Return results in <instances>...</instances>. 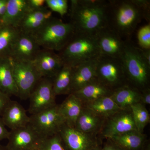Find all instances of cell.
Segmentation results:
<instances>
[{
	"label": "cell",
	"mask_w": 150,
	"mask_h": 150,
	"mask_svg": "<svg viewBox=\"0 0 150 150\" xmlns=\"http://www.w3.org/2000/svg\"><path fill=\"white\" fill-rule=\"evenodd\" d=\"M102 150H123L109 139H106L102 145Z\"/></svg>",
	"instance_id": "obj_38"
},
{
	"label": "cell",
	"mask_w": 150,
	"mask_h": 150,
	"mask_svg": "<svg viewBox=\"0 0 150 150\" xmlns=\"http://www.w3.org/2000/svg\"><path fill=\"white\" fill-rule=\"evenodd\" d=\"M5 0H0V7L4 3Z\"/></svg>",
	"instance_id": "obj_43"
},
{
	"label": "cell",
	"mask_w": 150,
	"mask_h": 150,
	"mask_svg": "<svg viewBox=\"0 0 150 150\" xmlns=\"http://www.w3.org/2000/svg\"><path fill=\"white\" fill-rule=\"evenodd\" d=\"M71 21L78 32L95 34L107 25L108 1L71 0Z\"/></svg>",
	"instance_id": "obj_1"
},
{
	"label": "cell",
	"mask_w": 150,
	"mask_h": 150,
	"mask_svg": "<svg viewBox=\"0 0 150 150\" xmlns=\"http://www.w3.org/2000/svg\"><path fill=\"white\" fill-rule=\"evenodd\" d=\"M43 139L28 125L9 131L6 146L10 150H37Z\"/></svg>",
	"instance_id": "obj_13"
},
{
	"label": "cell",
	"mask_w": 150,
	"mask_h": 150,
	"mask_svg": "<svg viewBox=\"0 0 150 150\" xmlns=\"http://www.w3.org/2000/svg\"><path fill=\"white\" fill-rule=\"evenodd\" d=\"M112 91L96 79L72 93L85 105L103 97L110 96Z\"/></svg>",
	"instance_id": "obj_25"
},
{
	"label": "cell",
	"mask_w": 150,
	"mask_h": 150,
	"mask_svg": "<svg viewBox=\"0 0 150 150\" xmlns=\"http://www.w3.org/2000/svg\"><path fill=\"white\" fill-rule=\"evenodd\" d=\"M98 58L73 67L71 93L96 79V68Z\"/></svg>",
	"instance_id": "obj_16"
},
{
	"label": "cell",
	"mask_w": 150,
	"mask_h": 150,
	"mask_svg": "<svg viewBox=\"0 0 150 150\" xmlns=\"http://www.w3.org/2000/svg\"><path fill=\"white\" fill-rule=\"evenodd\" d=\"M30 10L28 0H8L2 24L18 28L22 20Z\"/></svg>",
	"instance_id": "obj_22"
},
{
	"label": "cell",
	"mask_w": 150,
	"mask_h": 150,
	"mask_svg": "<svg viewBox=\"0 0 150 150\" xmlns=\"http://www.w3.org/2000/svg\"><path fill=\"white\" fill-rule=\"evenodd\" d=\"M91 150H102V144L97 145Z\"/></svg>",
	"instance_id": "obj_41"
},
{
	"label": "cell",
	"mask_w": 150,
	"mask_h": 150,
	"mask_svg": "<svg viewBox=\"0 0 150 150\" xmlns=\"http://www.w3.org/2000/svg\"><path fill=\"white\" fill-rule=\"evenodd\" d=\"M2 25V23H1V22H0V26H1V25Z\"/></svg>",
	"instance_id": "obj_44"
},
{
	"label": "cell",
	"mask_w": 150,
	"mask_h": 150,
	"mask_svg": "<svg viewBox=\"0 0 150 150\" xmlns=\"http://www.w3.org/2000/svg\"><path fill=\"white\" fill-rule=\"evenodd\" d=\"M142 104L150 105V87L144 89L141 91L140 102Z\"/></svg>",
	"instance_id": "obj_35"
},
{
	"label": "cell",
	"mask_w": 150,
	"mask_h": 150,
	"mask_svg": "<svg viewBox=\"0 0 150 150\" xmlns=\"http://www.w3.org/2000/svg\"><path fill=\"white\" fill-rule=\"evenodd\" d=\"M137 39L140 48L143 49H150V24L145 25L138 30Z\"/></svg>",
	"instance_id": "obj_31"
},
{
	"label": "cell",
	"mask_w": 150,
	"mask_h": 150,
	"mask_svg": "<svg viewBox=\"0 0 150 150\" xmlns=\"http://www.w3.org/2000/svg\"><path fill=\"white\" fill-rule=\"evenodd\" d=\"M1 117L6 127L11 130L25 127L30 122V116L24 108L18 102L11 100Z\"/></svg>",
	"instance_id": "obj_18"
},
{
	"label": "cell",
	"mask_w": 150,
	"mask_h": 150,
	"mask_svg": "<svg viewBox=\"0 0 150 150\" xmlns=\"http://www.w3.org/2000/svg\"><path fill=\"white\" fill-rule=\"evenodd\" d=\"M141 48L142 56L148 64L150 66V49H145Z\"/></svg>",
	"instance_id": "obj_39"
},
{
	"label": "cell",
	"mask_w": 150,
	"mask_h": 150,
	"mask_svg": "<svg viewBox=\"0 0 150 150\" xmlns=\"http://www.w3.org/2000/svg\"><path fill=\"white\" fill-rule=\"evenodd\" d=\"M73 67L64 64L53 79V88L56 96L71 93Z\"/></svg>",
	"instance_id": "obj_26"
},
{
	"label": "cell",
	"mask_w": 150,
	"mask_h": 150,
	"mask_svg": "<svg viewBox=\"0 0 150 150\" xmlns=\"http://www.w3.org/2000/svg\"><path fill=\"white\" fill-rule=\"evenodd\" d=\"M11 59L18 97L23 100L28 99L42 78L35 69L32 61Z\"/></svg>",
	"instance_id": "obj_7"
},
{
	"label": "cell",
	"mask_w": 150,
	"mask_h": 150,
	"mask_svg": "<svg viewBox=\"0 0 150 150\" xmlns=\"http://www.w3.org/2000/svg\"><path fill=\"white\" fill-rule=\"evenodd\" d=\"M41 49L32 34L20 31L12 46L9 57L18 61H32Z\"/></svg>",
	"instance_id": "obj_15"
},
{
	"label": "cell",
	"mask_w": 150,
	"mask_h": 150,
	"mask_svg": "<svg viewBox=\"0 0 150 150\" xmlns=\"http://www.w3.org/2000/svg\"><path fill=\"white\" fill-rule=\"evenodd\" d=\"M75 31L71 23H64L52 17L32 35L42 49L60 52L67 45Z\"/></svg>",
	"instance_id": "obj_5"
},
{
	"label": "cell",
	"mask_w": 150,
	"mask_h": 150,
	"mask_svg": "<svg viewBox=\"0 0 150 150\" xmlns=\"http://www.w3.org/2000/svg\"><path fill=\"white\" fill-rule=\"evenodd\" d=\"M11 100L10 97L0 92V117Z\"/></svg>",
	"instance_id": "obj_34"
},
{
	"label": "cell",
	"mask_w": 150,
	"mask_h": 150,
	"mask_svg": "<svg viewBox=\"0 0 150 150\" xmlns=\"http://www.w3.org/2000/svg\"><path fill=\"white\" fill-rule=\"evenodd\" d=\"M37 150H67L59 133L43 138Z\"/></svg>",
	"instance_id": "obj_30"
},
{
	"label": "cell",
	"mask_w": 150,
	"mask_h": 150,
	"mask_svg": "<svg viewBox=\"0 0 150 150\" xmlns=\"http://www.w3.org/2000/svg\"><path fill=\"white\" fill-rule=\"evenodd\" d=\"M131 109L137 130L143 133L145 127L150 121V114L146 105L138 103L131 105Z\"/></svg>",
	"instance_id": "obj_29"
},
{
	"label": "cell",
	"mask_w": 150,
	"mask_h": 150,
	"mask_svg": "<svg viewBox=\"0 0 150 150\" xmlns=\"http://www.w3.org/2000/svg\"><path fill=\"white\" fill-rule=\"evenodd\" d=\"M32 62L42 78L53 79L64 65L59 54L42 48Z\"/></svg>",
	"instance_id": "obj_14"
},
{
	"label": "cell",
	"mask_w": 150,
	"mask_h": 150,
	"mask_svg": "<svg viewBox=\"0 0 150 150\" xmlns=\"http://www.w3.org/2000/svg\"><path fill=\"white\" fill-rule=\"evenodd\" d=\"M83 105L97 115L105 119L122 110L110 96L103 97Z\"/></svg>",
	"instance_id": "obj_27"
},
{
	"label": "cell",
	"mask_w": 150,
	"mask_h": 150,
	"mask_svg": "<svg viewBox=\"0 0 150 150\" xmlns=\"http://www.w3.org/2000/svg\"><path fill=\"white\" fill-rule=\"evenodd\" d=\"M59 54L64 64L72 67L100 55L95 34L76 31Z\"/></svg>",
	"instance_id": "obj_3"
},
{
	"label": "cell",
	"mask_w": 150,
	"mask_h": 150,
	"mask_svg": "<svg viewBox=\"0 0 150 150\" xmlns=\"http://www.w3.org/2000/svg\"><path fill=\"white\" fill-rule=\"evenodd\" d=\"M134 130L137 129L131 110H121L105 120L99 139H110Z\"/></svg>",
	"instance_id": "obj_10"
},
{
	"label": "cell",
	"mask_w": 150,
	"mask_h": 150,
	"mask_svg": "<svg viewBox=\"0 0 150 150\" xmlns=\"http://www.w3.org/2000/svg\"><path fill=\"white\" fill-rule=\"evenodd\" d=\"M141 91L129 84L112 91L110 97L122 110H131V105L140 102Z\"/></svg>",
	"instance_id": "obj_20"
},
{
	"label": "cell",
	"mask_w": 150,
	"mask_h": 150,
	"mask_svg": "<svg viewBox=\"0 0 150 150\" xmlns=\"http://www.w3.org/2000/svg\"><path fill=\"white\" fill-rule=\"evenodd\" d=\"M64 123L59 112V105L33 114L30 116L28 125L42 138L50 137L59 133Z\"/></svg>",
	"instance_id": "obj_8"
},
{
	"label": "cell",
	"mask_w": 150,
	"mask_h": 150,
	"mask_svg": "<svg viewBox=\"0 0 150 150\" xmlns=\"http://www.w3.org/2000/svg\"><path fill=\"white\" fill-rule=\"evenodd\" d=\"M135 4L140 8L144 13L146 20L150 22V2L148 0H133Z\"/></svg>",
	"instance_id": "obj_33"
},
{
	"label": "cell",
	"mask_w": 150,
	"mask_h": 150,
	"mask_svg": "<svg viewBox=\"0 0 150 150\" xmlns=\"http://www.w3.org/2000/svg\"><path fill=\"white\" fill-rule=\"evenodd\" d=\"M0 150H10L6 146H4L0 144Z\"/></svg>",
	"instance_id": "obj_42"
},
{
	"label": "cell",
	"mask_w": 150,
	"mask_h": 150,
	"mask_svg": "<svg viewBox=\"0 0 150 150\" xmlns=\"http://www.w3.org/2000/svg\"><path fill=\"white\" fill-rule=\"evenodd\" d=\"M109 139L123 150H142L148 141L146 135L137 130L129 131Z\"/></svg>",
	"instance_id": "obj_24"
},
{
	"label": "cell",
	"mask_w": 150,
	"mask_h": 150,
	"mask_svg": "<svg viewBox=\"0 0 150 150\" xmlns=\"http://www.w3.org/2000/svg\"><path fill=\"white\" fill-rule=\"evenodd\" d=\"M142 150H150V144L149 141H148L146 142L144 149Z\"/></svg>",
	"instance_id": "obj_40"
},
{
	"label": "cell",
	"mask_w": 150,
	"mask_h": 150,
	"mask_svg": "<svg viewBox=\"0 0 150 150\" xmlns=\"http://www.w3.org/2000/svg\"><path fill=\"white\" fill-rule=\"evenodd\" d=\"M143 19H146L144 13L133 0L108 1L106 26L126 41Z\"/></svg>",
	"instance_id": "obj_2"
},
{
	"label": "cell",
	"mask_w": 150,
	"mask_h": 150,
	"mask_svg": "<svg viewBox=\"0 0 150 150\" xmlns=\"http://www.w3.org/2000/svg\"><path fill=\"white\" fill-rule=\"evenodd\" d=\"M9 134V131L3 122L1 117H0V141L8 139Z\"/></svg>",
	"instance_id": "obj_37"
},
{
	"label": "cell",
	"mask_w": 150,
	"mask_h": 150,
	"mask_svg": "<svg viewBox=\"0 0 150 150\" xmlns=\"http://www.w3.org/2000/svg\"><path fill=\"white\" fill-rule=\"evenodd\" d=\"M105 120L83 105L80 114L76 121L74 128L84 134L98 137Z\"/></svg>",
	"instance_id": "obj_17"
},
{
	"label": "cell",
	"mask_w": 150,
	"mask_h": 150,
	"mask_svg": "<svg viewBox=\"0 0 150 150\" xmlns=\"http://www.w3.org/2000/svg\"><path fill=\"white\" fill-rule=\"evenodd\" d=\"M56 97L53 90L52 79L42 78L28 98L29 113L33 115L56 106Z\"/></svg>",
	"instance_id": "obj_9"
},
{
	"label": "cell",
	"mask_w": 150,
	"mask_h": 150,
	"mask_svg": "<svg viewBox=\"0 0 150 150\" xmlns=\"http://www.w3.org/2000/svg\"><path fill=\"white\" fill-rule=\"evenodd\" d=\"M59 134L67 150H91L102 144L98 137L84 134L65 123L61 126Z\"/></svg>",
	"instance_id": "obj_11"
},
{
	"label": "cell",
	"mask_w": 150,
	"mask_h": 150,
	"mask_svg": "<svg viewBox=\"0 0 150 150\" xmlns=\"http://www.w3.org/2000/svg\"><path fill=\"white\" fill-rule=\"evenodd\" d=\"M46 4L51 11L58 13L62 16L68 12L69 5L67 0H46Z\"/></svg>",
	"instance_id": "obj_32"
},
{
	"label": "cell",
	"mask_w": 150,
	"mask_h": 150,
	"mask_svg": "<svg viewBox=\"0 0 150 150\" xmlns=\"http://www.w3.org/2000/svg\"><path fill=\"white\" fill-rule=\"evenodd\" d=\"M63 103L59 105V112L67 126L74 128L80 114L83 104L73 93H70Z\"/></svg>",
	"instance_id": "obj_23"
},
{
	"label": "cell",
	"mask_w": 150,
	"mask_h": 150,
	"mask_svg": "<svg viewBox=\"0 0 150 150\" xmlns=\"http://www.w3.org/2000/svg\"><path fill=\"white\" fill-rule=\"evenodd\" d=\"M121 59L127 83L140 91L149 87L150 66L142 56L140 47L126 41Z\"/></svg>",
	"instance_id": "obj_4"
},
{
	"label": "cell",
	"mask_w": 150,
	"mask_h": 150,
	"mask_svg": "<svg viewBox=\"0 0 150 150\" xmlns=\"http://www.w3.org/2000/svg\"><path fill=\"white\" fill-rule=\"evenodd\" d=\"M96 79L112 91L128 84L121 58L100 55L97 59Z\"/></svg>",
	"instance_id": "obj_6"
},
{
	"label": "cell",
	"mask_w": 150,
	"mask_h": 150,
	"mask_svg": "<svg viewBox=\"0 0 150 150\" xmlns=\"http://www.w3.org/2000/svg\"><path fill=\"white\" fill-rule=\"evenodd\" d=\"M100 55L121 58L126 41L114 30L105 26L95 34Z\"/></svg>",
	"instance_id": "obj_12"
},
{
	"label": "cell",
	"mask_w": 150,
	"mask_h": 150,
	"mask_svg": "<svg viewBox=\"0 0 150 150\" xmlns=\"http://www.w3.org/2000/svg\"><path fill=\"white\" fill-rule=\"evenodd\" d=\"M52 15V11L45 7L30 10L22 20L18 28L22 32L32 34L50 19Z\"/></svg>",
	"instance_id": "obj_19"
},
{
	"label": "cell",
	"mask_w": 150,
	"mask_h": 150,
	"mask_svg": "<svg viewBox=\"0 0 150 150\" xmlns=\"http://www.w3.org/2000/svg\"><path fill=\"white\" fill-rule=\"evenodd\" d=\"M0 92L9 96L18 97V91L14 79L11 58L0 57Z\"/></svg>",
	"instance_id": "obj_21"
},
{
	"label": "cell",
	"mask_w": 150,
	"mask_h": 150,
	"mask_svg": "<svg viewBox=\"0 0 150 150\" xmlns=\"http://www.w3.org/2000/svg\"><path fill=\"white\" fill-rule=\"evenodd\" d=\"M20 33L18 28L11 25L0 26V57H9L12 46Z\"/></svg>",
	"instance_id": "obj_28"
},
{
	"label": "cell",
	"mask_w": 150,
	"mask_h": 150,
	"mask_svg": "<svg viewBox=\"0 0 150 150\" xmlns=\"http://www.w3.org/2000/svg\"><path fill=\"white\" fill-rule=\"evenodd\" d=\"M30 10L38 9L44 7L46 0H28Z\"/></svg>",
	"instance_id": "obj_36"
}]
</instances>
